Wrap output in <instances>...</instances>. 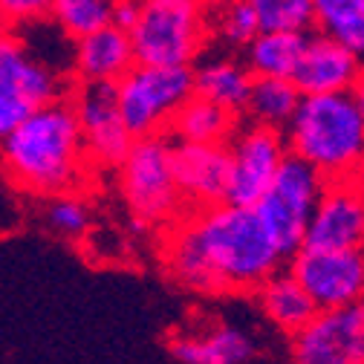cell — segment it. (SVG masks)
Here are the masks:
<instances>
[{
  "label": "cell",
  "instance_id": "f1b7e54d",
  "mask_svg": "<svg viewBox=\"0 0 364 364\" xmlns=\"http://www.w3.org/2000/svg\"><path fill=\"white\" fill-rule=\"evenodd\" d=\"M136 15H139V0H116L113 4V15H110V23L119 26V29H130Z\"/></svg>",
  "mask_w": 364,
  "mask_h": 364
},
{
  "label": "cell",
  "instance_id": "d4e9b609",
  "mask_svg": "<svg viewBox=\"0 0 364 364\" xmlns=\"http://www.w3.org/2000/svg\"><path fill=\"white\" fill-rule=\"evenodd\" d=\"M260 29H289V32H312L315 9L312 0H249Z\"/></svg>",
  "mask_w": 364,
  "mask_h": 364
},
{
  "label": "cell",
  "instance_id": "484cf974",
  "mask_svg": "<svg viewBox=\"0 0 364 364\" xmlns=\"http://www.w3.org/2000/svg\"><path fill=\"white\" fill-rule=\"evenodd\" d=\"M208 23H214L217 35L237 50H243L260 32L257 15H255L249 0H223V4L214 9V18H208Z\"/></svg>",
  "mask_w": 364,
  "mask_h": 364
},
{
  "label": "cell",
  "instance_id": "44dd1931",
  "mask_svg": "<svg viewBox=\"0 0 364 364\" xmlns=\"http://www.w3.org/2000/svg\"><path fill=\"white\" fill-rule=\"evenodd\" d=\"M309 32H289V29H260L246 47V67L252 75H275V78H292L298 58L304 53Z\"/></svg>",
  "mask_w": 364,
  "mask_h": 364
},
{
  "label": "cell",
  "instance_id": "4fadbf2b",
  "mask_svg": "<svg viewBox=\"0 0 364 364\" xmlns=\"http://www.w3.org/2000/svg\"><path fill=\"white\" fill-rule=\"evenodd\" d=\"M306 249H364V179L341 176L327 186L309 217Z\"/></svg>",
  "mask_w": 364,
  "mask_h": 364
},
{
  "label": "cell",
  "instance_id": "30bf717a",
  "mask_svg": "<svg viewBox=\"0 0 364 364\" xmlns=\"http://www.w3.org/2000/svg\"><path fill=\"white\" fill-rule=\"evenodd\" d=\"M289 272L318 309L364 301V249H306L289 257Z\"/></svg>",
  "mask_w": 364,
  "mask_h": 364
},
{
  "label": "cell",
  "instance_id": "7402d4cb",
  "mask_svg": "<svg viewBox=\"0 0 364 364\" xmlns=\"http://www.w3.org/2000/svg\"><path fill=\"white\" fill-rule=\"evenodd\" d=\"M298 102H301V90L295 87L292 78L255 75L243 113H249V119L257 124H269V127L284 130L287 122L292 119Z\"/></svg>",
  "mask_w": 364,
  "mask_h": 364
},
{
  "label": "cell",
  "instance_id": "6da1fadb",
  "mask_svg": "<svg viewBox=\"0 0 364 364\" xmlns=\"http://www.w3.org/2000/svg\"><path fill=\"white\" fill-rule=\"evenodd\" d=\"M84 136L70 99L35 107L0 139V165L9 182L32 197L75 191L87 176Z\"/></svg>",
  "mask_w": 364,
  "mask_h": 364
},
{
  "label": "cell",
  "instance_id": "4dcf8cb0",
  "mask_svg": "<svg viewBox=\"0 0 364 364\" xmlns=\"http://www.w3.org/2000/svg\"><path fill=\"white\" fill-rule=\"evenodd\" d=\"M0 26H6V21H4V15H0Z\"/></svg>",
  "mask_w": 364,
  "mask_h": 364
},
{
  "label": "cell",
  "instance_id": "7c38bea8",
  "mask_svg": "<svg viewBox=\"0 0 364 364\" xmlns=\"http://www.w3.org/2000/svg\"><path fill=\"white\" fill-rule=\"evenodd\" d=\"M70 93L73 96L67 99L75 110L90 162L116 168L133 145V136L119 113L116 84H78Z\"/></svg>",
  "mask_w": 364,
  "mask_h": 364
},
{
  "label": "cell",
  "instance_id": "8992f818",
  "mask_svg": "<svg viewBox=\"0 0 364 364\" xmlns=\"http://www.w3.org/2000/svg\"><path fill=\"white\" fill-rule=\"evenodd\" d=\"M188 96H194V64H133L116 81L119 113L133 139L168 133Z\"/></svg>",
  "mask_w": 364,
  "mask_h": 364
},
{
  "label": "cell",
  "instance_id": "52a82bcc",
  "mask_svg": "<svg viewBox=\"0 0 364 364\" xmlns=\"http://www.w3.org/2000/svg\"><path fill=\"white\" fill-rule=\"evenodd\" d=\"M324 186L327 176L321 171H315L309 162H304L295 154H287L278 173L272 176L266 191L257 197L255 211L287 260L304 246L309 217Z\"/></svg>",
  "mask_w": 364,
  "mask_h": 364
},
{
  "label": "cell",
  "instance_id": "2e32d148",
  "mask_svg": "<svg viewBox=\"0 0 364 364\" xmlns=\"http://www.w3.org/2000/svg\"><path fill=\"white\" fill-rule=\"evenodd\" d=\"M133 64L130 35L113 23L73 41V75L78 84H116Z\"/></svg>",
  "mask_w": 364,
  "mask_h": 364
},
{
  "label": "cell",
  "instance_id": "d6986e66",
  "mask_svg": "<svg viewBox=\"0 0 364 364\" xmlns=\"http://www.w3.org/2000/svg\"><path fill=\"white\" fill-rule=\"evenodd\" d=\"M260 312L275 324L281 333L295 336L309 318L315 315V301L306 295V289L295 281L292 272H275L269 281H263L257 289Z\"/></svg>",
  "mask_w": 364,
  "mask_h": 364
},
{
  "label": "cell",
  "instance_id": "ffe728a7",
  "mask_svg": "<svg viewBox=\"0 0 364 364\" xmlns=\"http://www.w3.org/2000/svg\"><path fill=\"white\" fill-rule=\"evenodd\" d=\"M235 127H237V113L194 93L173 113L168 133L176 142H229Z\"/></svg>",
  "mask_w": 364,
  "mask_h": 364
},
{
  "label": "cell",
  "instance_id": "5bb4252c",
  "mask_svg": "<svg viewBox=\"0 0 364 364\" xmlns=\"http://www.w3.org/2000/svg\"><path fill=\"white\" fill-rule=\"evenodd\" d=\"M171 168L182 203L197 208L225 203V188H229L225 142H176L171 145Z\"/></svg>",
  "mask_w": 364,
  "mask_h": 364
},
{
  "label": "cell",
  "instance_id": "9c48e42d",
  "mask_svg": "<svg viewBox=\"0 0 364 364\" xmlns=\"http://www.w3.org/2000/svg\"><path fill=\"white\" fill-rule=\"evenodd\" d=\"M225 148H229V188H225V203L255 205L257 197L272 182V176L278 173L284 156L289 154L284 130L249 122L243 127H235Z\"/></svg>",
  "mask_w": 364,
  "mask_h": 364
},
{
  "label": "cell",
  "instance_id": "ac0fdd59",
  "mask_svg": "<svg viewBox=\"0 0 364 364\" xmlns=\"http://www.w3.org/2000/svg\"><path fill=\"white\" fill-rule=\"evenodd\" d=\"M252 78H255L252 70L237 58L229 55L205 58L194 67V93L240 116L249 102Z\"/></svg>",
  "mask_w": 364,
  "mask_h": 364
},
{
  "label": "cell",
  "instance_id": "3957f363",
  "mask_svg": "<svg viewBox=\"0 0 364 364\" xmlns=\"http://www.w3.org/2000/svg\"><path fill=\"white\" fill-rule=\"evenodd\" d=\"M284 130L289 154L309 162L327 179L355 176L364 171V116L350 90L301 96Z\"/></svg>",
  "mask_w": 364,
  "mask_h": 364
},
{
  "label": "cell",
  "instance_id": "4316f807",
  "mask_svg": "<svg viewBox=\"0 0 364 364\" xmlns=\"http://www.w3.org/2000/svg\"><path fill=\"white\" fill-rule=\"evenodd\" d=\"M43 220L61 237H81L90 229V208L78 194L64 191L50 197L47 208H43Z\"/></svg>",
  "mask_w": 364,
  "mask_h": 364
},
{
  "label": "cell",
  "instance_id": "83f0119b",
  "mask_svg": "<svg viewBox=\"0 0 364 364\" xmlns=\"http://www.w3.org/2000/svg\"><path fill=\"white\" fill-rule=\"evenodd\" d=\"M50 4L53 0H0V15H4L6 26H18V23L47 18Z\"/></svg>",
  "mask_w": 364,
  "mask_h": 364
},
{
  "label": "cell",
  "instance_id": "8fae6325",
  "mask_svg": "<svg viewBox=\"0 0 364 364\" xmlns=\"http://www.w3.org/2000/svg\"><path fill=\"white\" fill-rule=\"evenodd\" d=\"M292 355L304 364H364V301L315 309L292 336Z\"/></svg>",
  "mask_w": 364,
  "mask_h": 364
},
{
  "label": "cell",
  "instance_id": "277c9868",
  "mask_svg": "<svg viewBox=\"0 0 364 364\" xmlns=\"http://www.w3.org/2000/svg\"><path fill=\"white\" fill-rule=\"evenodd\" d=\"M67 93L70 73L50 64L15 26H0V139L35 107Z\"/></svg>",
  "mask_w": 364,
  "mask_h": 364
},
{
  "label": "cell",
  "instance_id": "9a60e30c",
  "mask_svg": "<svg viewBox=\"0 0 364 364\" xmlns=\"http://www.w3.org/2000/svg\"><path fill=\"white\" fill-rule=\"evenodd\" d=\"M361 70V61L341 47L338 41H333L324 32H309L304 53L298 58V67L292 73L295 87L301 90V96L309 93H347L353 87L355 75Z\"/></svg>",
  "mask_w": 364,
  "mask_h": 364
},
{
  "label": "cell",
  "instance_id": "f546056e",
  "mask_svg": "<svg viewBox=\"0 0 364 364\" xmlns=\"http://www.w3.org/2000/svg\"><path fill=\"white\" fill-rule=\"evenodd\" d=\"M350 96H353L355 107H358L361 116H364V64H361V70H358V75H355V81H353V87H350Z\"/></svg>",
  "mask_w": 364,
  "mask_h": 364
},
{
  "label": "cell",
  "instance_id": "cb8c5ba5",
  "mask_svg": "<svg viewBox=\"0 0 364 364\" xmlns=\"http://www.w3.org/2000/svg\"><path fill=\"white\" fill-rule=\"evenodd\" d=\"M116 0H53L50 18L58 29H64L73 41L84 38L110 23Z\"/></svg>",
  "mask_w": 364,
  "mask_h": 364
},
{
  "label": "cell",
  "instance_id": "ba28073f",
  "mask_svg": "<svg viewBox=\"0 0 364 364\" xmlns=\"http://www.w3.org/2000/svg\"><path fill=\"white\" fill-rule=\"evenodd\" d=\"M116 168H119L122 197L133 211V217L145 220L148 225L176 217L182 197L173 179L171 145L165 142V133L133 139L130 151Z\"/></svg>",
  "mask_w": 364,
  "mask_h": 364
},
{
  "label": "cell",
  "instance_id": "603a6c76",
  "mask_svg": "<svg viewBox=\"0 0 364 364\" xmlns=\"http://www.w3.org/2000/svg\"><path fill=\"white\" fill-rule=\"evenodd\" d=\"M315 29L338 41L364 64V0H312Z\"/></svg>",
  "mask_w": 364,
  "mask_h": 364
},
{
  "label": "cell",
  "instance_id": "e0dca14e",
  "mask_svg": "<svg viewBox=\"0 0 364 364\" xmlns=\"http://www.w3.org/2000/svg\"><path fill=\"white\" fill-rule=\"evenodd\" d=\"M168 353L186 364H243L257 355V347L237 327H214L205 336L171 338Z\"/></svg>",
  "mask_w": 364,
  "mask_h": 364
},
{
  "label": "cell",
  "instance_id": "5b68a950",
  "mask_svg": "<svg viewBox=\"0 0 364 364\" xmlns=\"http://www.w3.org/2000/svg\"><path fill=\"white\" fill-rule=\"evenodd\" d=\"M205 0H139L127 29L136 64H194L208 35Z\"/></svg>",
  "mask_w": 364,
  "mask_h": 364
},
{
  "label": "cell",
  "instance_id": "7a4b0ae2",
  "mask_svg": "<svg viewBox=\"0 0 364 364\" xmlns=\"http://www.w3.org/2000/svg\"><path fill=\"white\" fill-rule=\"evenodd\" d=\"M182 225L203 255L220 292H255L287 263L255 205H205Z\"/></svg>",
  "mask_w": 364,
  "mask_h": 364
}]
</instances>
